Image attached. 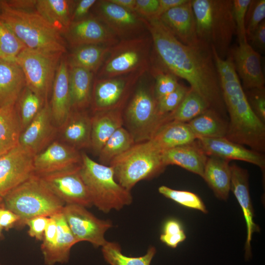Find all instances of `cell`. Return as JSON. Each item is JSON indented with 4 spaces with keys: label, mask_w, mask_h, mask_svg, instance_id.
<instances>
[{
    "label": "cell",
    "mask_w": 265,
    "mask_h": 265,
    "mask_svg": "<svg viewBox=\"0 0 265 265\" xmlns=\"http://www.w3.org/2000/svg\"><path fill=\"white\" fill-rule=\"evenodd\" d=\"M152 48L163 71L187 81L190 88L209 104L211 108H225L219 77L211 49L200 44L185 45L159 19H145Z\"/></svg>",
    "instance_id": "cell-1"
},
{
    "label": "cell",
    "mask_w": 265,
    "mask_h": 265,
    "mask_svg": "<svg viewBox=\"0 0 265 265\" xmlns=\"http://www.w3.org/2000/svg\"><path fill=\"white\" fill-rule=\"evenodd\" d=\"M220 89L230 122L226 138L261 153L265 147V125L254 113L248 102L230 55L220 58L212 48Z\"/></svg>",
    "instance_id": "cell-2"
},
{
    "label": "cell",
    "mask_w": 265,
    "mask_h": 265,
    "mask_svg": "<svg viewBox=\"0 0 265 265\" xmlns=\"http://www.w3.org/2000/svg\"><path fill=\"white\" fill-rule=\"evenodd\" d=\"M191 3L199 42L213 48L220 58H226L236 34L233 0H191Z\"/></svg>",
    "instance_id": "cell-3"
},
{
    "label": "cell",
    "mask_w": 265,
    "mask_h": 265,
    "mask_svg": "<svg viewBox=\"0 0 265 265\" xmlns=\"http://www.w3.org/2000/svg\"><path fill=\"white\" fill-rule=\"evenodd\" d=\"M0 20L26 48L64 53L66 44L62 35L36 11L18 10L0 0Z\"/></svg>",
    "instance_id": "cell-4"
},
{
    "label": "cell",
    "mask_w": 265,
    "mask_h": 265,
    "mask_svg": "<svg viewBox=\"0 0 265 265\" xmlns=\"http://www.w3.org/2000/svg\"><path fill=\"white\" fill-rule=\"evenodd\" d=\"M2 201L5 208L19 216V227L34 217H50L62 212L65 205L34 174L10 191Z\"/></svg>",
    "instance_id": "cell-5"
},
{
    "label": "cell",
    "mask_w": 265,
    "mask_h": 265,
    "mask_svg": "<svg viewBox=\"0 0 265 265\" xmlns=\"http://www.w3.org/2000/svg\"><path fill=\"white\" fill-rule=\"evenodd\" d=\"M80 173L88 188L93 205L102 212L120 210L132 203L130 191L116 181L110 166L98 163L82 153Z\"/></svg>",
    "instance_id": "cell-6"
},
{
    "label": "cell",
    "mask_w": 265,
    "mask_h": 265,
    "mask_svg": "<svg viewBox=\"0 0 265 265\" xmlns=\"http://www.w3.org/2000/svg\"><path fill=\"white\" fill-rule=\"evenodd\" d=\"M152 49L150 35L120 40L111 47L96 73V78H109L138 71H148L152 60Z\"/></svg>",
    "instance_id": "cell-7"
},
{
    "label": "cell",
    "mask_w": 265,
    "mask_h": 265,
    "mask_svg": "<svg viewBox=\"0 0 265 265\" xmlns=\"http://www.w3.org/2000/svg\"><path fill=\"white\" fill-rule=\"evenodd\" d=\"M116 181L130 190L139 181L151 178L165 167L161 154L155 150L147 140L134 144L114 158L109 163Z\"/></svg>",
    "instance_id": "cell-8"
},
{
    "label": "cell",
    "mask_w": 265,
    "mask_h": 265,
    "mask_svg": "<svg viewBox=\"0 0 265 265\" xmlns=\"http://www.w3.org/2000/svg\"><path fill=\"white\" fill-rule=\"evenodd\" d=\"M63 53L26 48L16 61L25 76L26 86L45 102L51 94L55 74Z\"/></svg>",
    "instance_id": "cell-9"
},
{
    "label": "cell",
    "mask_w": 265,
    "mask_h": 265,
    "mask_svg": "<svg viewBox=\"0 0 265 265\" xmlns=\"http://www.w3.org/2000/svg\"><path fill=\"white\" fill-rule=\"evenodd\" d=\"M169 114H159L154 89L144 83H139L126 111L127 120L135 135L134 138L147 140L163 123L170 120Z\"/></svg>",
    "instance_id": "cell-10"
},
{
    "label": "cell",
    "mask_w": 265,
    "mask_h": 265,
    "mask_svg": "<svg viewBox=\"0 0 265 265\" xmlns=\"http://www.w3.org/2000/svg\"><path fill=\"white\" fill-rule=\"evenodd\" d=\"M148 71L142 70L109 78H96L91 104L95 112L122 109L133 88Z\"/></svg>",
    "instance_id": "cell-11"
},
{
    "label": "cell",
    "mask_w": 265,
    "mask_h": 265,
    "mask_svg": "<svg viewBox=\"0 0 265 265\" xmlns=\"http://www.w3.org/2000/svg\"><path fill=\"white\" fill-rule=\"evenodd\" d=\"M93 7L94 16L120 40L140 36L144 34V31L147 29L144 18L109 0H97Z\"/></svg>",
    "instance_id": "cell-12"
},
{
    "label": "cell",
    "mask_w": 265,
    "mask_h": 265,
    "mask_svg": "<svg viewBox=\"0 0 265 265\" xmlns=\"http://www.w3.org/2000/svg\"><path fill=\"white\" fill-rule=\"evenodd\" d=\"M62 212L78 242L87 241L95 247H102L107 241L105 235L112 226L109 220L99 219L86 208L78 205L66 204Z\"/></svg>",
    "instance_id": "cell-13"
},
{
    "label": "cell",
    "mask_w": 265,
    "mask_h": 265,
    "mask_svg": "<svg viewBox=\"0 0 265 265\" xmlns=\"http://www.w3.org/2000/svg\"><path fill=\"white\" fill-rule=\"evenodd\" d=\"M80 165L39 177L65 205L74 204L89 208L93 206L92 202L80 176Z\"/></svg>",
    "instance_id": "cell-14"
},
{
    "label": "cell",
    "mask_w": 265,
    "mask_h": 265,
    "mask_svg": "<svg viewBox=\"0 0 265 265\" xmlns=\"http://www.w3.org/2000/svg\"><path fill=\"white\" fill-rule=\"evenodd\" d=\"M34 156L19 144L0 155V201L34 174Z\"/></svg>",
    "instance_id": "cell-15"
},
{
    "label": "cell",
    "mask_w": 265,
    "mask_h": 265,
    "mask_svg": "<svg viewBox=\"0 0 265 265\" xmlns=\"http://www.w3.org/2000/svg\"><path fill=\"white\" fill-rule=\"evenodd\" d=\"M81 154L79 150L54 140L33 158V173L41 176L79 166Z\"/></svg>",
    "instance_id": "cell-16"
},
{
    "label": "cell",
    "mask_w": 265,
    "mask_h": 265,
    "mask_svg": "<svg viewBox=\"0 0 265 265\" xmlns=\"http://www.w3.org/2000/svg\"><path fill=\"white\" fill-rule=\"evenodd\" d=\"M64 35L72 48L89 44L111 47L120 41L102 22L92 15L72 22Z\"/></svg>",
    "instance_id": "cell-17"
},
{
    "label": "cell",
    "mask_w": 265,
    "mask_h": 265,
    "mask_svg": "<svg viewBox=\"0 0 265 265\" xmlns=\"http://www.w3.org/2000/svg\"><path fill=\"white\" fill-rule=\"evenodd\" d=\"M57 131L58 128L53 121L49 102L47 101L22 131L19 144L35 156L53 141Z\"/></svg>",
    "instance_id": "cell-18"
},
{
    "label": "cell",
    "mask_w": 265,
    "mask_h": 265,
    "mask_svg": "<svg viewBox=\"0 0 265 265\" xmlns=\"http://www.w3.org/2000/svg\"><path fill=\"white\" fill-rule=\"evenodd\" d=\"M231 55L238 76L245 90L264 88L265 79L261 55L247 42L238 43L231 49Z\"/></svg>",
    "instance_id": "cell-19"
},
{
    "label": "cell",
    "mask_w": 265,
    "mask_h": 265,
    "mask_svg": "<svg viewBox=\"0 0 265 265\" xmlns=\"http://www.w3.org/2000/svg\"><path fill=\"white\" fill-rule=\"evenodd\" d=\"M198 147L207 156H214L227 159L239 160L253 164L265 169V159L261 153L250 150L232 141L225 137L198 138Z\"/></svg>",
    "instance_id": "cell-20"
},
{
    "label": "cell",
    "mask_w": 265,
    "mask_h": 265,
    "mask_svg": "<svg viewBox=\"0 0 265 265\" xmlns=\"http://www.w3.org/2000/svg\"><path fill=\"white\" fill-rule=\"evenodd\" d=\"M159 19L182 43L189 46L201 44L196 35L191 0H188L185 3L169 10Z\"/></svg>",
    "instance_id": "cell-21"
},
{
    "label": "cell",
    "mask_w": 265,
    "mask_h": 265,
    "mask_svg": "<svg viewBox=\"0 0 265 265\" xmlns=\"http://www.w3.org/2000/svg\"><path fill=\"white\" fill-rule=\"evenodd\" d=\"M230 189L234 194L242 210L246 224L245 259L248 260L252 256L251 241L252 235L254 232H259L260 228L253 220L254 211L249 194L247 171L236 164L230 166Z\"/></svg>",
    "instance_id": "cell-22"
},
{
    "label": "cell",
    "mask_w": 265,
    "mask_h": 265,
    "mask_svg": "<svg viewBox=\"0 0 265 265\" xmlns=\"http://www.w3.org/2000/svg\"><path fill=\"white\" fill-rule=\"evenodd\" d=\"M50 106L53 121L57 128L66 121L71 110L69 67L66 56L61 58L52 89Z\"/></svg>",
    "instance_id": "cell-23"
},
{
    "label": "cell",
    "mask_w": 265,
    "mask_h": 265,
    "mask_svg": "<svg viewBox=\"0 0 265 265\" xmlns=\"http://www.w3.org/2000/svg\"><path fill=\"white\" fill-rule=\"evenodd\" d=\"M197 139L187 123L169 120L163 123L147 140L158 152L193 143Z\"/></svg>",
    "instance_id": "cell-24"
},
{
    "label": "cell",
    "mask_w": 265,
    "mask_h": 265,
    "mask_svg": "<svg viewBox=\"0 0 265 265\" xmlns=\"http://www.w3.org/2000/svg\"><path fill=\"white\" fill-rule=\"evenodd\" d=\"M58 132L62 142L78 150L91 147V117L84 110H71Z\"/></svg>",
    "instance_id": "cell-25"
},
{
    "label": "cell",
    "mask_w": 265,
    "mask_h": 265,
    "mask_svg": "<svg viewBox=\"0 0 265 265\" xmlns=\"http://www.w3.org/2000/svg\"><path fill=\"white\" fill-rule=\"evenodd\" d=\"M26 86L25 75L17 61L0 58V107L16 103Z\"/></svg>",
    "instance_id": "cell-26"
},
{
    "label": "cell",
    "mask_w": 265,
    "mask_h": 265,
    "mask_svg": "<svg viewBox=\"0 0 265 265\" xmlns=\"http://www.w3.org/2000/svg\"><path fill=\"white\" fill-rule=\"evenodd\" d=\"M193 143L167 150L161 154L163 165H176L203 178L208 156Z\"/></svg>",
    "instance_id": "cell-27"
},
{
    "label": "cell",
    "mask_w": 265,
    "mask_h": 265,
    "mask_svg": "<svg viewBox=\"0 0 265 265\" xmlns=\"http://www.w3.org/2000/svg\"><path fill=\"white\" fill-rule=\"evenodd\" d=\"M75 0H36L35 11L64 35L72 23Z\"/></svg>",
    "instance_id": "cell-28"
},
{
    "label": "cell",
    "mask_w": 265,
    "mask_h": 265,
    "mask_svg": "<svg viewBox=\"0 0 265 265\" xmlns=\"http://www.w3.org/2000/svg\"><path fill=\"white\" fill-rule=\"evenodd\" d=\"M122 109L95 113L91 117V147L98 154L103 147L119 128L122 127Z\"/></svg>",
    "instance_id": "cell-29"
},
{
    "label": "cell",
    "mask_w": 265,
    "mask_h": 265,
    "mask_svg": "<svg viewBox=\"0 0 265 265\" xmlns=\"http://www.w3.org/2000/svg\"><path fill=\"white\" fill-rule=\"evenodd\" d=\"M231 177L229 160L214 156L208 157L203 178L218 198L227 199L230 190Z\"/></svg>",
    "instance_id": "cell-30"
},
{
    "label": "cell",
    "mask_w": 265,
    "mask_h": 265,
    "mask_svg": "<svg viewBox=\"0 0 265 265\" xmlns=\"http://www.w3.org/2000/svg\"><path fill=\"white\" fill-rule=\"evenodd\" d=\"M52 216L56 222L57 233L52 248L43 256L44 264L46 265L66 264L69 261L72 247L79 242L69 227L62 212Z\"/></svg>",
    "instance_id": "cell-31"
},
{
    "label": "cell",
    "mask_w": 265,
    "mask_h": 265,
    "mask_svg": "<svg viewBox=\"0 0 265 265\" xmlns=\"http://www.w3.org/2000/svg\"><path fill=\"white\" fill-rule=\"evenodd\" d=\"M94 73L79 67H69L72 110H84L91 104Z\"/></svg>",
    "instance_id": "cell-32"
},
{
    "label": "cell",
    "mask_w": 265,
    "mask_h": 265,
    "mask_svg": "<svg viewBox=\"0 0 265 265\" xmlns=\"http://www.w3.org/2000/svg\"><path fill=\"white\" fill-rule=\"evenodd\" d=\"M111 47L89 44L73 48L67 57L69 67L81 68L96 74Z\"/></svg>",
    "instance_id": "cell-33"
},
{
    "label": "cell",
    "mask_w": 265,
    "mask_h": 265,
    "mask_svg": "<svg viewBox=\"0 0 265 265\" xmlns=\"http://www.w3.org/2000/svg\"><path fill=\"white\" fill-rule=\"evenodd\" d=\"M22 131L16 103L0 107V155L19 144Z\"/></svg>",
    "instance_id": "cell-34"
},
{
    "label": "cell",
    "mask_w": 265,
    "mask_h": 265,
    "mask_svg": "<svg viewBox=\"0 0 265 265\" xmlns=\"http://www.w3.org/2000/svg\"><path fill=\"white\" fill-rule=\"evenodd\" d=\"M187 124L197 138L224 137L228 131V125L211 108Z\"/></svg>",
    "instance_id": "cell-35"
},
{
    "label": "cell",
    "mask_w": 265,
    "mask_h": 265,
    "mask_svg": "<svg viewBox=\"0 0 265 265\" xmlns=\"http://www.w3.org/2000/svg\"><path fill=\"white\" fill-rule=\"evenodd\" d=\"M156 252V248L151 246L144 255L130 257L122 253L120 245L117 242L107 241L102 247L103 258L109 265H150Z\"/></svg>",
    "instance_id": "cell-36"
},
{
    "label": "cell",
    "mask_w": 265,
    "mask_h": 265,
    "mask_svg": "<svg viewBox=\"0 0 265 265\" xmlns=\"http://www.w3.org/2000/svg\"><path fill=\"white\" fill-rule=\"evenodd\" d=\"M210 108L207 102L190 88L181 104L169 114V117L170 120L188 123Z\"/></svg>",
    "instance_id": "cell-37"
},
{
    "label": "cell",
    "mask_w": 265,
    "mask_h": 265,
    "mask_svg": "<svg viewBox=\"0 0 265 265\" xmlns=\"http://www.w3.org/2000/svg\"><path fill=\"white\" fill-rule=\"evenodd\" d=\"M132 133L122 127L118 129L106 141L99 153L101 164L106 165L134 144Z\"/></svg>",
    "instance_id": "cell-38"
},
{
    "label": "cell",
    "mask_w": 265,
    "mask_h": 265,
    "mask_svg": "<svg viewBox=\"0 0 265 265\" xmlns=\"http://www.w3.org/2000/svg\"><path fill=\"white\" fill-rule=\"evenodd\" d=\"M45 102L26 86L24 88L16 103L22 131L36 116Z\"/></svg>",
    "instance_id": "cell-39"
},
{
    "label": "cell",
    "mask_w": 265,
    "mask_h": 265,
    "mask_svg": "<svg viewBox=\"0 0 265 265\" xmlns=\"http://www.w3.org/2000/svg\"><path fill=\"white\" fill-rule=\"evenodd\" d=\"M26 47L13 31L0 20V58L16 60Z\"/></svg>",
    "instance_id": "cell-40"
},
{
    "label": "cell",
    "mask_w": 265,
    "mask_h": 265,
    "mask_svg": "<svg viewBox=\"0 0 265 265\" xmlns=\"http://www.w3.org/2000/svg\"><path fill=\"white\" fill-rule=\"evenodd\" d=\"M158 190L165 197L182 206L200 211L204 213L208 212L201 199L194 193L172 189L165 186H159Z\"/></svg>",
    "instance_id": "cell-41"
},
{
    "label": "cell",
    "mask_w": 265,
    "mask_h": 265,
    "mask_svg": "<svg viewBox=\"0 0 265 265\" xmlns=\"http://www.w3.org/2000/svg\"><path fill=\"white\" fill-rule=\"evenodd\" d=\"M151 69L155 79L154 93L157 101L172 92L179 86L180 83L176 77L172 74L161 70L156 66Z\"/></svg>",
    "instance_id": "cell-42"
},
{
    "label": "cell",
    "mask_w": 265,
    "mask_h": 265,
    "mask_svg": "<svg viewBox=\"0 0 265 265\" xmlns=\"http://www.w3.org/2000/svg\"><path fill=\"white\" fill-rule=\"evenodd\" d=\"M265 18V0H251L245 16L246 38L249 37Z\"/></svg>",
    "instance_id": "cell-43"
},
{
    "label": "cell",
    "mask_w": 265,
    "mask_h": 265,
    "mask_svg": "<svg viewBox=\"0 0 265 265\" xmlns=\"http://www.w3.org/2000/svg\"><path fill=\"white\" fill-rule=\"evenodd\" d=\"M188 89L184 85L179 86L172 92L157 101V110L160 116L168 115L181 104Z\"/></svg>",
    "instance_id": "cell-44"
},
{
    "label": "cell",
    "mask_w": 265,
    "mask_h": 265,
    "mask_svg": "<svg viewBox=\"0 0 265 265\" xmlns=\"http://www.w3.org/2000/svg\"><path fill=\"white\" fill-rule=\"evenodd\" d=\"M186 238V236L181 223L176 219L167 220L163 228V233L160 240L168 246L176 248Z\"/></svg>",
    "instance_id": "cell-45"
},
{
    "label": "cell",
    "mask_w": 265,
    "mask_h": 265,
    "mask_svg": "<svg viewBox=\"0 0 265 265\" xmlns=\"http://www.w3.org/2000/svg\"><path fill=\"white\" fill-rule=\"evenodd\" d=\"M251 0H233V16L238 43L247 42L245 20L246 14Z\"/></svg>",
    "instance_id": "cell-46"
},
{
    "label": "cell",
    "mask_w": 265,
    "mask_h": 265,
    "mask_svg": "<svg viewBox=\"0 0 265 265\" xmlns=\"http://www.w3.org/2000/svg\"><path fill=\"white\" fill-rule=\"evenodd\" d=\"M249 104L256 116L265 123V91L264 88H252L245 92Z\"/></svg>",
    "instance_id": "cell-47"
},
{
    "label": "cell",
    "mask_w": 265,
    "mask_h": 265,
    "mask_svg": "<svg viewBox=\"0 0 265 265\" xmlns=\"http://www.w3.org/2000/svg\"><path fill=\"white\" fill-rule=\"evenodd\" d=\"M49 219V217L38 216L28 220L26 225L28 227L29 236L38 240H42Z\"/></svg>",
    "instance_id": "cell-48"
},
{
    "label": "cell",
    "mask_w": 265,
    "mask_h": 265,
    "mask_svg": "<svg viewBox=\"0 0 265 265\" xmlns=\"http://www.w3.org/2000/svg\"><path fill=\"white\" fill-rule=\"evenodd\" d=\"M159 0H136L134 12L145 19L156 18Z\"/></svg>",
    "instance_id": "cell-49"
},
{
    "label": "cell",
    "mask_w": 265,
    "mask_h": 265,
    "mask_svg": "<svg viewBox=\"0 0 265 265\" xmlns=\"http://www.w3.org/2000/svg\"><path fill=\"white\" fill-rule=\"evenodd\" d=\"M247 42L258 53L265 50V20L262 21L254 32L247 38Z\"/></svg>",
    "instance_id": "cell-50"
},
{
    "label": "cell",
    "mask_w": 265,
    "mask_h": 265,
    "mask_svg": "<svg viewBox=\"0 0 265 265\" xmlns=\"http://www.w3.org/2000/svg\"><path fill=\"white\" fill-rule=\"evenodd\" d=\"M97 1L96 0L76 1L72 13V22L80 20L87 16L88 13L93 8Z\"/></svg>",
    "instance_id": "cell-51"
},
{
    "label": "cell",
    "mask_w": 265,
    "mask_h": 265,
    "mask_svg": "<svg viewBox=\"0 0 265 265\" xmlns=\"http://www.w3.org/2000/svg\"><path fill=\"white\" fill-rule=\"evenodd\" d=\"M20 220L19 216L13 212L5 208L0 207V226L8 230L17 225Z\"/></svg>",
    "instance_id": "cell-52"
},
{
    "label": "cell",
    "mask_w": 265,
    "mask_h": 265,
    "mask_svg": "<svg viewBox=\"0 0 265 265\" xmlns=\"http://www.w3.org/2000/svg\"><path fill=\"white\" fill-rule=\"evenodd\" d=\"M188 0H159V7L156 18L159 19L169 10L183 4Z\"/></svg>",
    "instance_id": "cell-53"
},
{
    "label": "cell",
    "mask_w": 265,
    "mask_h": 265,
    "mask_svg": "<svg viewBox=\"0 0 265 265\" xmlns=\"http://www.w3.org/2000/svg\"><path fill=\"white\" fill-rule=\"evenodd\" d=\"M10 7L22 10L31 11L35 9L36 0H5Z\"/></svg>",
    "instance_id": "cell-54"
},
{
    "label": "cell",
    "mask_w": 265,
    "mask_h": 265,
    "mask_svg": "<svg viewBox=\"0 0 265 265\" xmlns=\"http://www.w3.org/2000/svg\"><path fill=\"white\" fill-rule=\"evenodd\" d=\"M110 2L131 11L134 12L136 0H109Z\"/></svg>",
    "instance_id": "cell-55"
},
{
    "label": "cell",
    "mask_w": 265,
    "mask_h": 265,
    "mask_svg": "<svg viewBox=\"0 0 265 265\" xmlns=\"http://www.w3.org/2000/svg\"><path fill=\"white\" fill-rule=\"evenodd\" d=\"M2 230V228L0 226V236L1 235Z\"/></svg>",
    "instance_id": "cell-56"
},
{
    "label": "cell",
    "mask_w": 265,
    "mask_h": 265,
    "mask_svg": "<svg viewBox=\"0 0 265 265\" xmlns=\"http://www.w3.org/2000/svg\"><path fill=\"white\" fill-rule=\"evenodd\" d=\"M0 265H1L0 264Z\"/></svg>",
    "instance_id": "cell-57"
}]
</instances>
